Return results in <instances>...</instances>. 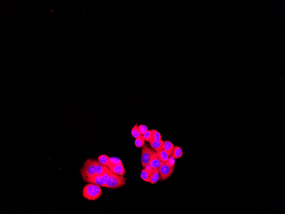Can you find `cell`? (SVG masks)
Returning <instances> with one entry per match:
<instances>
[{"label":"cell","instance_id":"obj_14","mask_svg":"<svg viewBox=\"0 0 285 214\" xmlns=\"http://www.w3.org/2000/svg\"><path fill=\"white\" fill-rule=\"evenodd\" d=\"M160 178L158 168H154L151 174V184H155L159 181Z\"/></svg>","mask_w":285,"mask_h":214},{"label":"cell","instance_id":"obj_4","mask_svg":"<svg viewBox=\"0 0 285 214\" xmlns=\"http://www.w3.org/2000/svg\"><path fill=\"white\" fill-rule=\"evenodd\" d=\"M174 170V165L165 163L158 168L160 178L162 181H165L169 177Z\"/></svg>","mask_w":285,"mask_h":214},{"label":"cell","instance_id":"obj_10","mask_svg":"<svg viewBox=\"0 0 285 214\" xmlns=\"http://www.w3.org/2000/svg\"><path fill=\"white\" fill-rule=\"evenodd\" d=\"M164 142L162 140L157 142H154L150 143L151 148L155 152L161 151L164 150Z\"/></svg>","mask_w":285,"mask_h":214},{"label":"cell","instance_id":"obj_7","mask_svg":"<svg viewBox=\"0 0 285 214\" xmlns=\"http://www.w3.org/2000/svg\"><path fill=\"white\" fill-rule=\"evenodd\" d=\"M107 167L111 170V171L115 174L119 175H123L126 173V170L123 163L116 165L110 164Z\"/></svg>","mask_w":285,"mask_h":214},{"label":"cell","instance_id":"obj_20","mask_svg":"<svg viewBox=\"0 0 285 214\" xmlns=\"http://www.w3.org/2000/svg\"><path fill=\"white\" fill-rule=\"evenodd\" d=\"M137 130L141 135H144L145 132L148 130V127L144 125H140L137 127Z\"/></svg>","mask_w":285,"mask_h":214},{"label":"cell","instance_id":"obj_1","mask_svg":"<svg viewBox=\"0 0 285 214\" xmlns=\"http://www.w3.org/2000/svg\"><path fill=\"white\" fill-rule=\"evenodd\" d=\"M101 186L94 183H89L84 187L82 195L85 198L89 201H96L102 195Z\"/></svg>","mask_w":285,"mask_h":214},{"label":"cell","instance_id":"obj_3","mask_svg":"<svg viewBox=\"0 0 285 214\" xmlns=\"http://www.w3.org/2000/svg\"><path fill=\"white\" fill-rule=\"evenodd\" d=\"M126 183V179L123 175L115 174L112 171L103 187L110 188H119L124 185Z\"/></svg>","mask_w":285,"mask_h":214},{"label":"cell","instance_id":"obj_12","mask_svg":"<svg viewBox=\"0 0 285 214\" xmlns=\"http://www.w3.org/2000/svg\"><path fill=\"white\" fill-rule=\"evenodd\" d=\"M156 154H157L159 159L162 162H164V163H167V162L169 161V156L168 155V153L165 150H162L161 151L156 152Z\"/></svg>","mask_w":285,"mask_h":214},{"label":"cell","instance_id":"obj_18","mask_svg":"<svg viewBox=\"0 0 285 214\" xmlns=\"http://www.w3.org/2000/svg\"><path fill=\"white\" fill-rule=\"evenodd\" d=\"M145 139L144 135H141L140 137L136 139L134 142V144L137 148H142L145 144Z\"/></svg>","mask_w":285,"mask_h":214},{"label":"cell","instance_id":"obj_5","mask_svg":"<svg viewBox=\"0 0 285 214\" xmlns=\"http://www.w3.org/2000/svg\"><path fill=\"white\" fill-rule=\"evenodd\" d=\"M111 170L108 168L106 172L102 175H96L95 176L91 178L86 182L89 183H94L96 185H99L100 186L103 187L104 185H105L107 181L109 176L111 173Z\"/></svg>","mask_w":285,"mask_h":214},{"label":"cell","instance_id":"obj_22","mask_svg":"<svg viewBox=\"0 0 285 214\" xmlns=\"http://www.w3.org/2000/svg\"><path fill=\"white\" fill-rule=\"evenodd\" d=\"M110 164H111V165H116L123 163L120 160V159L118 158L114 157H110Z\"/></svg>","mask_w":285,"mask_h":214},{"label":"cell","instance_id":"obj_16","mask_svg":"<svg viewBox=\"0 0 285 214\" xmlns=\"http://www.w3.org/2000/svg\"><path fill=\"white\" fill-rule=\"evenodd\" d=\"M98 160L104 166H108L110 163V157L106 155L103 154L99 156L98 158Z\"/></svg>","mask_w":285,"mask_h":214},{"label":"cell","instance_id":"obj_11","mask_svg":"<svg viewBox=\"0 0 285 214\" xmlns=\"http://www.w3.org/2000/svg\"><path fill=\"white\" fill-rule=\"evenodd\" d=\"M183 152L182 148L178 146H175L171 156L174 159H179L183 156Z\"/></svg>","mask_w":285,"mask_h":214},{"label":"cell","instance_id":"obj_6","mask_svg":"<svg viewBox=\"0 0 285 214\" xmlns=\"http://www.w3.org/2000/svg\"><path fill=\"white\" fill-rule=\"evenodd\" d=\"M153 155V150L149 148L147 144H144L142 149L141 161L142 166L145 168L149 163Z\"/></svg>","mask_w":285,"mask_h":214},{"label":"cell","instance_id":"obj_9","mask_svg":"<svg viewBox=\"0 0 285 214\" xmlns=\"http://www.w3.org/2000/svg\"><path fill=\"white\" fill-rule=\"evenodd\" d=\"M95 164V172L96 175H102L105 173L109 168L107 166H104L100 163L98 160H94Z\"/></svg>","mask_w":285,"mask_h":214},{"label":"cell","instance_id":"obj_13","mask_svg":"<svg viewBox=\"0 0 285 214\" xmlns=\"http://www.w3.org/2000/svg\"><path fill=\"white\" fill-rule=\"evenodd\" d=\"M175 146L171 142L166 140L164 142V150L168 153L169 156H171Z\"/></svg>","mask_w":285,"mask_h":214},{"label":"cell","instance_id":"obj_17","mask_svg":"<svg viewBox=\"0 0 285 214\" xmlns=\"http://www.w3.org/2000/svg\"><path fill=\"white\" fill-rule=\"evenodd\" d=\"M151 130L152 131V136L151 141L149 142V143L159 141L162 140V135L158 131L155 130Z\"/></svg>","mask_w":285,"mask_h":214},{"label":"cell","instance_id":"obj_8","mask_svg":"<svg viewBox=\"0 0 285 214\" xmlns=\"http://www.w3.org/2000/svg\"><path fill=\"white\" fill-rule=\"evenodd\" d=\"M165 163L162 162L159 159L156 153L153 150V155L151 158L149 164L153 168H158V169L163 164Z\"/></svg>","mask_w":285,"mask_h":214},{"label":"cell","instance_id":"obj_21","mask_svg":"<svg viewBox=\"0 0 285 214\" xmlns=\"http://www.w3.org/2000/svg\"><path fill=\"white\" fill-rule=\"evenodd\" d=\"M144 137L145 141L147 142H150L151 139V138H152V131L151 130H147V132H145L144 134Z\"/></svg>","mask_w":285,"mask_h":214},{"label":"cell","instance_id":"obj_19","mask_svg":"<svg viewBox=\"0 0 285 214\" xmlns=\"http://www.w3.org/2000/svg\"><path fill=\"white\" fill-rule=\"evenodd\" d=\"M137 127H138L137 124L136 123V125L133 127L132 130H131V134H132V136L135 139L140 137L141 135V134L139 132L138 130H137Z\"/></svg>","mask_w":285,"mask_h":214},{"label":"cell","instance_id":"obj_15","mask_svg":"<svg viewBox=\"0 0 285 214\" xmlns=\"http://www.w3.org/2000/svg\"><path fill=\"white\" fill-rule=\"evenodd\" d=\"M141 178L145 182L150 183L151 181V173L149 172L147 169H144L142 170L141 174Z\"/></svg>","mask_w":285,"mask_h":214},{"label":"cell","instance_id":"obj_2","mask_svg":"<svg viewBox=\"0 0 285 214\" xmlns=\"http://www.w3.org/2000/svg\"><path fill=\"white\" fill-rule=\"evenodd\" d=\"M80 173L84 181L86 182L89 179L95 176L96 172L94 160L90 158L86 160L80 170Z\"/></svg>","mask_w":285,"mask_h":214}]
</instances>
